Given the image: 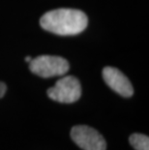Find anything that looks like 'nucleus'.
Returning a JSON list of instances; mask_svg holds the SVG:
<instances>
[{
	"instance_id": "f257e3e1",
	"label": "nucleus",
	"mask_w": 149,
	"mask_h": 150,
	"mask_svg": "<svg viewBox=\"0 0 149 150\" xmlns=\"http://www.w3.org/2000/svg\"><path fill=\"white\" fill-rule=\"evenodd\" d=\"M87 16L81 10L60 8L44 14L40 20L43 29L60 36L80 34L87 27Z\"/></svg>"
},
{
	"instance_id": "f03ea898",
	"label": "nucleus",
	"mask_w": 149,
	"mask_h": 150,
	"mask_svg": "<svg viewBox=\"0 0 149 150\" xmlns=\"http://www.w3.org/2000/svg\"><path fill=\"white\" fill-rule=\"evenodd\" d=\"M69 68L67 60L55 55H40L29 62V70L41 78L64 76L67 74Z\"/></svg>"
},
{
	"instance_id": "39448f33",
	"label": "nucleus",
	"mask_w": 149,
	"mask_h": 150,
	"mask_svg": "<svg viewBox=\"0 0 149 150\" xmlns=\"http://www.w3.org/2000/svg\"><path fill=\"white\" fill-rule=\"evenodd\" d=\"M103 79L107 86L122 97L129 98L134 94V88L128 78L114 67H105Z\"/></svg>"
},
{
	"instance_id": "0eeeda50",
	"label": "nucleus",
	"mask_w": 149,
	"mask_h": 150,
	"mask_svg": "<svg viewBox=\"0 0 149 150\" xmlns=\"http://www.w3.org/2000/svg\"><path fill=\"white\" fill-rule=\"evenodd\" d=\"M6 90H7V86H6V84L4 82L0 81V99L5 95Z\"/></svg>"
},
{
	"instance_id": "423d86ee",
	"label": "nucleus",
	"mask_w": 149,
	"mask_h": 150,
	"mask_svg": "<svg viewBox=\"0 0 149 150\" xmlns=\"http://www.w3.org/2000/svg\"><path fill=\"white\" fill-rule=\"evenodd\" d=\"M129 142L136 150H149V138L143 134H133L130 136Z\"/></svg>"
},
{
	"instance_id": "6e6552de",
	"label": "nucleus",
	"mask_w": 149,
	"mask_h": 150,
	"mask_svg": "<svg viewBox=\"0 0 149 150\" xmlns=\"http://www.w3.org/2000/svg\"><path fill=\"white\" fill-rule=\"evenodd\" d=\"M31 59H32V58H31L30 56H26V57H25V62H28V63H29V62L31 61Z\"/></svg>"
},
{
	"instance_id": "7ed1b4c3",
	"label": "nucleus",
	"mask_w": 149,
	"mask_h": 150,
	"mask_svg": "<svg viewBox=\"0 0 149 150\" xmlns=\"http://www.w3.org/2000/svg\"><path fill=\"white\" fill-rule=\"evenodd\" d=\"M49 99L62 104H72L80 100L81 96V85L74 76H63L56 81L54 86L47 89Z\"/></svg>"
},
{
	"instance_id": "20e7f679",
	"label": "nucleus",
	"mask_w": 149,
	"mask_h": 150,
	"mask_svg": "<svg viewBox=\"0 0 149 150\" xmlns=\"http://www.w3.org/2000/svg\"><path fill=\"white\" fill-rule=\"evenodd\" d=\"M71 139L82 150H106L107 142L96 129L86 125L73 127Z\"/></svg>"
}]
</instances>
